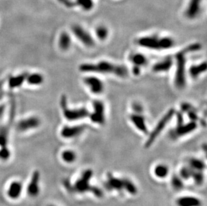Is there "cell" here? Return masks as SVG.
Returning a JSON list of instances; mask_svg holds the SVG:
<instances>
[{"mask_svg":"<svg viewBox=\"0 0 207 206\" xmlns=\"http://www.w3.org/2000/svg\"><path fill=\"white\" fill-rule=\"evenodd\" d=\"M79 70L82 72L111 74L120 78H125L128 75V71L125 66L107 61H101L95 64H82L79 66Z\"/></svg>","mask_w":207,"mask_h":206,"instance_id":"6da1fadb","label":"cell"},{"mask_svg":"<svg viewBox=\"0 0 207 206\" xmlns=\"http://www.w3.org/2000/svg\"><path fill=\"white\" fill-rule=\"evenodd\" d=\"M201 48L199 43H194L180 51L176 55V72L174 83L178 89H182L186 85V56L188 53L196 52Z\"/></svg>","mask_w":207,"mask_h":206,"instance_id":"7a4b0ae2","label":"cell"},{"mask_svg":"<svg viewBox=\"0 0 207 206\" xmlns=\"http://www.w3.org/2000/svg\"><path fill=\"white\" fill-rule=\"evenodd\" d=\"M138 43L140 46L153 50H168L175 44L174 40L172 38L158 37L154 36L140 38Z\"/></svg>","mask_w":207,"mask_h":206,"instance_id":"3957f363","label":"cell"},{"mask_svg":"<svg viewBox=\"0 0 207 206\" xmlns=\"http://www.w3.org/2000/svg\"><path fill=\"white\" fill-rule=\"evenodd\" d=\"M60 105L63 111L64 117L68 121H75L84 119L89 115V112L85 108H79L70 109L67 105V98L66 96H62L60 100Z\"/></svg>","mask_w":207,"mask_h":206,"instance_id":"277c9868","label":"cell"},{"mask_svg":"<svg viewBox=\"0 0 207 206\" xmlns=\"http://www.w3.org/2000/svg\"><path fill=\"white\" fill-rule=\"evenodd\" d=\"M174 114V110L173 108H171L165 114L164 116L162 117V119L158 122V123L156 125L155 128H154L150 135H149V137H148L146 143V147H149L153 143V142L156 141L157 137L160 135V133L162 132L163 130L164 129L166 125H168V122L172 119Z\"/></svg>","mask_w":207,"mask_h":206,"instance_id":"5b68a950","label":"cell"},{"mask_svg":"<svg viewBox=\"0 0 207 206\" xmlns=\"http://www.w3.org/2000/svg\"><path fill=\"white\" fill-rule=\"evenodd\" d=\"M93 111L89 113L91 121L98 125H103L105 122V108L104 103L101 100H96L92 103Z\"/></svg>","mask_w":207,"mask_h":206,"instance_id":"8992f818","label":"cell"},{"mask_svg":"<svg viewBox=\"0 0 207 206\" xmlns=\"http://www.w3.org/2000/svg\"><path fill=\"white\" fill-rule=\"evenodd\" d=\"M92 176V172L90 169L86 170L82 174L81 177L78 179L74 183L72 190L79 194H82L88 191H91L92 186L90 185L89 181Z\"/></svg>","mask_w":207,"mask_h":206,"instance_id":"52a82bcc","label":"cell"},{"mask_svg":"<svg viewBox=\"0 0 207 206\" xmlns=\"http://www.w3.org/2000/svg\"><path fill=\"white\" fill-rule=\"evenodd\" d=\"M73 32L78 40L82 42V44L87 47H92L95 45V41L91 35L81 26L75 25L72 28Z\"/></svg>","mask_w":207,"mask_h":206,"instance_id":"ba28073f","label":"cell"},{"mask_svg":"<svg viewBox=\"0 0 207 206\" xmlns=\"http://www.w3.org/2000/svg\"><path fill=\"white\" fill-rule=\"evenodd\" d=\"M85 84L88 86L92 93L100 94L104 90V85L99 78L96 76H87L84 78Z\"/></svg>","mask_w":207,"mask_h":206,"instance_id":"9c48e42d","label":"cell"},{"mask_svg":"<svg viewBox=\"0 0 207 206\" xmlns=\"http://www.w3.org/2000/svg\"><path fill=\"white\" fill-rule=\"evenodd\" d=\"M40 174L38 171H35L33 173L32 177L27 187V193L30 197H36L39 195L40 191Z\"/></svg>","mask_w":207,"mask_h":206,"instance_id":"30bf717a","label":"cell"},{"mask_svg":"<svg viewBox=\"0 0 207 206\" xmlns=\"http://www.w3.org/2000/svg\"><path fill=\"white\" fill-rule=\"evenodd\" d=\"M87 128L86 125H76L72 126H64L61 130L60 135L65 139H71L81 135Z\"/></svg>","mask_w":207,"mask_h":206,"instance_id":"8fae6325","label":"cell"},{"mask_svg":"<svg viewBox=\"0 0 207 206\" xmlns=\"http://www.w3.org/2000/svg\"><path fill=\"white\" fill-rule=\"evenodd\" d=\"M40 125V121L38 117H31L26 119L20 121L17 125V129L20 131H27L32 129L37 128Z\"/></svg>","mask_w":207,"mask_h":206,"instance_id":"7c38bea8","label":"cell"},{"mask_svg":"<svg viewBox=\"0 0 207 206\" xmlns=\"http://www.w3.org/2000/svg\"><path fill=\"white\" fill-rule=\"evenodd\" d=\"M23 191V185L19 181H12L8 187L7 194L12 199H18L21 195Z\"/></svg>","mask_w":207,"mask_h":206,"instance_id":"4fadbf2b","label":"cell"},{"mask_svg":"<svg viewBox=\"0 0 207 206\" xmlns=\"http://www.w3.org/2000/svg\"><path fill=\"white\" fill-rule=\"evenodd\" d=\"M201 0H190L186 10V16L188 19L193 20L199 16L200 12Z\"/></svg>","mask_w":207,"mask_h":206,"instance_id":"5bb4252c","label":"cell"},{"mask_svg":"<svg viewBox=\"0 0 207 206\" xmlns=\"http://www.w3.org/2000/svg\"><path fill=\"white\" fill-rule=\"evenodd\" d=\"M106 187L109 190H117L121 191L123 190V179L114 177L112 174L109 173Z\"/></svg>","mask_w":207,"mask_h":206,"instance_id":"9a60e30c","label":"cell"},{"mask_svg":"<svg viewBox=\"0 0 207 206\" xmlns=\"http://www.w3.org/2000/svg\"><path fill=\"white\" fill-rule=\"evenodd\" d=\"M173 65V60L168 57L153 66L152 70L155 72H166L169 71Z\"/></svg>","mask_w":207,"mask_h":206,"instance_id":"2e32d148","label":"cell"},{"mask_svg":"<svg viewBox=\"0 0 207 206\" xmlns=\"http://www.w3.org/2000/svg\"><path fill=\"white\" fill-rule=\"evenodd\" d=\"M130 119L134 126L141 132L144 133L148 132V128L145 118L142 115H139V113H135L131 115L130 116Z\"/></svg>","mask_w":207,"mask_h":206,"instance_id":"e0dca14e","label":"cell"},{"mask_svg":"<svg viewBox=\"0 0 207 206\" xmlns=\"http://www.w3.org/2000/svg\"><path fill=\"white\" fill-rule=\"evenodd\" d=\"M196 127L197 125L195 121H191V122H188L187 124H182L178 125L177 129H176L175 135L178 136V137H182V136L186 135L193 132V131L196 129Z\"/></svg>","mask_w":207,"mask_h":206,"instance_id":"ac0fdd59","label":"cell"},{"mask_svg":"<svg viewBox=\"0 0 207 206\" xmlns=\"http://www.w3.org/2000/svg\"><path fill=\"white\" fill-rule=\"evenodd\" d=\"M178 206H201L200 200L192 196H184L177 200Z\"/></svg>","mask_w":207,"mask_h":206,"instance_id":"d6986e66","label":"cell"},{"mask_svg":"<svg viewBox=\"0 0 207 206\" xmlns=\"http://www.w3.org/2000/svg\"><path fill=\"white\" fill-rule=\"evenodd\" d=\"M130 60L134 66L141 68L147 64L148 60L146 56L141 53L133 54L130 57Z\"/></svg>","mask_w":207,"mask_h":206,"instance_id":"ffe728a7","label":"cell"},{"mask_svg":"<svg viewBox=\"0 0 207 206\" xmlns=\"http://www.w3.org/2000/svg\"><path fill=\"white\" fill-rule=\"evenodd\" d=\"M206 71V64L205 62L197 65H194L189 69V74L192 78L199 77L200 74Z\"/></svg>","mask_w":207,"mask_h":206,"instance_id":"44dd1931","label":"cell"},{"mask_svg":"<svg viewBox=\"0 0 207 206\" xmlns=\"http://www.w3.org/2000/svg\"><path fill=\"white\" fill-rule=\"evenodd\" d=\"M28 74L27 72H24L17 76L10 77L9 79V86L11 89H15V88L20 86L26 79Z\"/></svg>","mask_w":207,"mask_h":206,"instance_id":"7402d4cb","label":"cell"},{"mask_svg":"<svg viewBox=\"0 0 207 206\" xmlns=\"http://www.w3.org/2000/svg\"><path fill=\"white\" fill-rule=\"evenodd\" d=\"M71 45V38L67 32H63L59 38V47L62 50H68Z\"/></svg>","mask_w":207,"mask_h":206,"instance_id":"603a6c76","label":"cell"},{"mask_svg":"<svg viewBox=\"0 0 207 206\" xmlns=\"http://www.w3.org/2000/svg\"><path fill=\"white\" fill-rule=\"evenodd\" d=\"M26 80L28 84L32 85H41L44 81V78L41 74L38 73H34L32 74H28Z\"/></svg>","mask_w":207,"mask_h":206,"instance_id":"cb8c5ba5","label":"cell"},{"mask_svg":"<svg viewBox=\"0 0 207 206\" xmlns=\"http://www.w3.org/2000/svg\"><path fill=\"white\" fill-rule=\"evenodd\" d=\"M169 172V169L168 167L164 165H157L154 169V174L158 178H165L168 175Z\"/></svg>","mask_w":207,"mask_h":206,"instance_id":"d4e9b609","label":"cell"},{"mask_svg":"<svg viewBox=\"0 0 207 206\" xmlns=\"http://www.w3.org/2000/svg\"><path fill=\"white\" fill-rule=\"evenodd\" d=\"M189 167L193 170L202 172L205 169V164L203 161L200 159L192 158L189 161Z\"/></svg>","mask_w":207,"mask_h":206,"instance_id":"484cf974","label":"cell"},{"mask_svg":"<svg viewBox=\"0 0 207 206\" xmlns=\"http://www.w3.org/2000/svg\"><path fill=\"white\" fill-rule=\"evenodd\" d=\"M77 158V155L75 153L71 150H66L62 153V159L63 160L68 163H71L75 161Z\"/></svg>","mask_w":207,"mask_h":206,"instance_id":"4316f807","label":"cell"},{"mask_svg":"<svg viewBox=\"0 0 207 206\" xmlns=\"http://www.w3.org/2000/svg\"><path fill=\"white\" fill-rule=\"evenodd\" d=\"M123 179V190H125L129 194L131 195H135L137 194V187L131 182L130 180L127 179Z\"/></svg>","mask_w":207,"mask_h":206,"instance_id":"83f0119b","label":"cell"},{"mask_svg":"<svg viewBox=\"0 0 207 206\" xmlns=\"http://www.w3.org/2000/svg\"><path fill=\"white\" fill-rule=\"evenodd\" d=\"M8 140V128L6 126L0 127V147H7Z\"/></svg>","mask_w":207,"mask_h":206,"instance_id":"f1b7e54d","label":"cell"},{"mask_svg":"<svg viewBox=\"0 0 207 206\" xmlns=\"http://www.w3.org/2000/svg\"><path fill=\"white\" fill-rule=\"evenodd\" d=\"M96 36L97 37V38L100 40H105L107 39L108 35H109V32L108 30L106 27H105L103 25H100L99 27L96 29Z\"/></svg>","mask_w":207,"mask_h":206,"instance_id":"f546056e","label":"cell"},{"mask_svg":"<svg viewBox=\"0 0 207 206\" xmlns=\"http://www.w3.org/2000/svg\"><path fill=\"white\" fill-rule=\"evenodd\" d=\"M172 185L174 190H182L184 187V183L182 180V178L176 175H173L172 179Z\"/></svg>","mask_w":207,"mask_h":206,"instance_id":"4dcf8cb0","label":"cell"},{"mask_svg":"<svg viewBox=\"0 0 207 206\" xmlns=\"http://www.w3.org/2000/svg\"><path fill=\"white\" fill-rule=\"evenodd\" d=\"M191 177L193 178L195 183L198 185H200L204 181V175L201 171L193 170Z\"/></svg>","mask_w":207,"mask_h":206,"instance_id":"1f68e13d","label":"cell"},{"mask_svg":"<svg viewBox=\"0 0 207 206\" xmlns=\"http://www.w3.org/2000/svg\"><path fill=\"white\" fill-rule=\"evenodd\" d=\"M78 5L86 11L91 10L94 6L92 0H77Z\"/></svg>","mask_w":207,"mask_h":206,"instance_id":"d6a6232c","label":"cell"},{"mask_svg":"<svg viewBox=\"0 0 207 206\" xmlns=\"http://www.w3.org/2000/svg\"><path fill=\"white\" fill-rule=\"evenodd\" d=\"M193 172V169H191L190 167H184L183 168L181 169L180 172V177L184 179H190L192 176V173Z\"/></svg>","mask_w":207,"mask_h":206,"instance_id":"836d02e7","label":"cell"},{"mask_svg":"<svg viewBox=\"0 0 207 206\" xmlns=\"http://www.w3.org/2000/svg\"><path fill=\"white\" fill-rule=\"evenodd\" d=\"M10 157V151L7 147H1L0 149V159L6 161Z\"/></svg>","mask_w":207,"mask_h":206,"instance_id":"e575fe53","label":"cell"},{"mask_svg":"<svg viewBox=\"0 0 207 206\" xmlns=\"http://www.w3.org/2000/svg\"><path fill=\"white\" fill-rule=\"evenodd\" d=\"M91 192H92V194H93L95 196L98 197V198H101V197L103 196V191L96 187L92 186Z\"/></svg>","mask_w":207,"mask_h":206,"instance_id":"d590c367","label":"cell"},{"mask_svg":"<svg viewBox=\"0 0 207 206\" xmlns=\"http://www.w3.org/2000/svg\"><path fill=\"white\" fill-rule=\"evenodd\" d=\"M59 2H60V3L63 4V5L67 7H74V6L75 5L74 3H73L72 2H70V0H57Z\"/></svg>","mask_w":207,"mask_h":206,"instance_id":"8d00e7d4","label":"cell"},{"mask_svg":"<svg viewBox=\"0 0 207 206\" xmlns=\"http://www.w3.org/2000/svg\"><path fill=\"white\" fill-rule=\"evenodd\" d=\"M4 111V107L3 106H0V117H2Z\"/></svg>","mask_w":207,"mask_h":206,"instance_id":"74e56055","label":"cell"},{"mask_svg":"<svg viewBox=\"0 0 207 206\" xmlns=\"http://www.w3.org/2000/svg\"><path fill=\"white\" fill-rule=\"evenodd\" d=\"M48 206H56L54 205H48Z\"/></svg>","mask_w":207,"mask_h":206,"instance_id":"f35d334b","label":"cell"}]
</instances>
